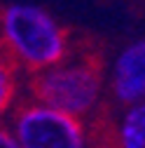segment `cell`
<instances>
[{"label": "cell", "instance_id": "cell-4", "mask_svg": "<svg viewBox=\"0 0 145 148\" xmlns=\"http://www.w3.org/2000/svg\"><path fill=\"white\" fill-rule=\"evenodd\" d=\"M105 87L119 106L145 101V38L124 45L105 73Z\"/></svg>", "mask_w": 145, "mask_h": 148}, {"label": "cell", "instance_id": "cell-7", "mask_svg": "<svg viewBox=\"0 0 145 148\" xmlns=\"http://www.w3.org/2000/svg\"><path fill=\"white\" fill-rule=\"evenodd\" d=\"M0 148H19V143L14 141L7 125H3V122H0Z\"/></svg>", "mask_w": 145, "mask_h": 148}, {"label": "cell", "instance_id": "cell-1", "mask_svg": "<svg viewBox=\"0 0 145 148\" xmlns=\"http://www.w3.org/2000/svg\"><path fill=\"white\" fill-rule=\"evenodd\" d=\"M0 52L28 75L56 66L70 54V35L49 10L9 3L0 10Z\"/></svg>", "mask_w": 145, "mask_h": 148}, {"label": "cell", "instance_id": "cell-6", "mask_svg": "<svg viewBox=\"0 0 145 148\" xmlns=\"http://www.w3.org/2000/svg\"><path fill=\"white\" fill-rule=\"evenodd\" d=\"M19 97V71L0 52V118L12 113Z\"/></svg>", "mask_w": 145, "mask_h": 148}, {"label": "cell", "instance_id": "cell-5", "mask_svg": "<svg viewBox=\"0 0 145 148\" xmlns=\"http://www.w3.org/2000/svg\"><path fill=\"white\" fill-rule=\"evenodd\" d=\"M115 148H145V101L124 108L115 127Z\"/></svg>", "mask_w": 145, "mask_h": 148}, {"label": "cell", "instance_id": "cell-2", "mask_svg": "<svg viewBox=\"0 0 145 148\" xmlns=\"http://www.w3.org/2000/svg\"><path fill=\"white\" fill-rule=\"evenodd\" d=\"M105 71L96 57L68 54L63 61L30 75V99L59 113L84 120L103 101Z\"/></svg>", "mask_w": 145, "mask_h": 148}, {"label": "cell", "instance_id": "cell-3", "mask_svg": "<svg viewBox=\"0 0 145 148\" xmlns=\"http://www.w3.org/2000/svg\"><path fill=\"white\" fill-rule=\"evenodd\" d=\"M7 129L19 148H89L84 120L59 113L33 99L12 108Z\"/></svg>", "mask_w": 145, "mask_h": 148}]
</instances>
